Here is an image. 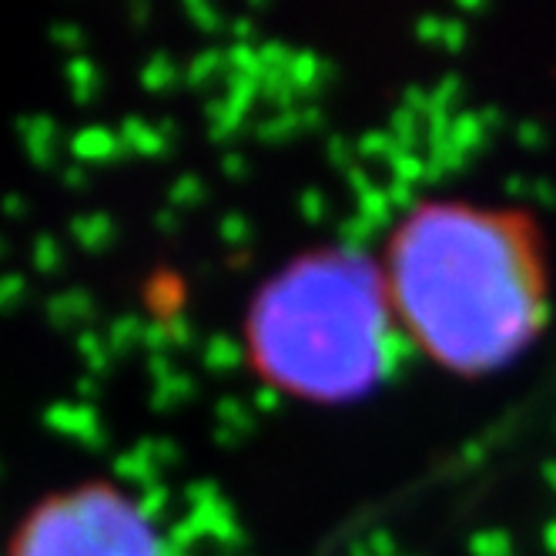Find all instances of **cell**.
<instances>
[{"instance_id": "obj_1", "label": "cell", "mask_w": 556, "mask_h": 556, "mask_svg": "<svg viewBox=\"0 0 556 556\" xmlns=\"http://www.w3.org/2000/svg\"><path fill=\"white\" fill-rule=\"evenodd\" d=\"M389 295L432 359L466 376L509 366L543 323L523 231L466 205H426L395 231Z\"/></svg>"}, {"instance_id": "obj_2", "label": "cell", "mask_w": 556, "mask_h": 556, "mask_svg": "<svg viewBox=\"0 0 556 556\" xmlns=\"http://www.w3.org/2000/svg\"><path fill=\"white\" fill-rule=\"evenodd\" d=\"M255 369L299 400L352 403L392 363L389 292L355 252H315L278 271L249 315Z\"/></svg>"}, {"instance_id": "obj_3", "label": "cell", "mask_w": 556, "mask_h": 556, "mask_svg": "<svg viewBox=\"0 0 556 556\" xmlns=\"http://www.w3.org/2000/svg\"><path fill=\"white\" fill-rule=\"evenodd\" d=\"M8 556H165V543L135 496L91 480L37 503Z\"/></svg>"}]
</instances>
